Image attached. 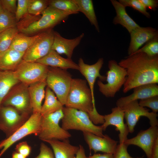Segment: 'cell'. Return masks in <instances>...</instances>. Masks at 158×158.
<instances>
[{
    "mask_svg": "<svg viewBox=\"0 0 158 158\" xmlns=\"http://www.w3.org/2000/svg\"><path fill=\"white\" fill-rule=\"evenodd\" d=\"M120 108L124 111V118L129 133H132L134 132L135 126L141 116L148 118L151 126H158L157 114L152 112H150L149 109L140 106L138 100L131 101Z\"/></svg>",
    "mask_w": 158,
    "mask_h": 158,
    "instance_id": "30bf717a",
    "label": "cell"
},
{
    "mask_svg": "<svg viewBox=\"0 0 158 158\" xmlns=\"http://www.w3.org/2000/svg\"><path fill=\"white\" fill-rule=\"evenodd\" d=\"M19 32L17 26L0 32V53L9 48L14 38Z\"/></svg>",
    "mask_w": 158,
    "mask_h": 158,
    "instance_id": "4dcf8cb0",
    "label": "cell"
},
{
    "mask_svg": "<svg viewBox=\"0 0 158 158\" xmlns=\"http://www.w3.org/2000/svg\"><path fill=\"white\" fill-rule=\"evenodd\" d=\"M140 52L151 56L158 55V35L132 54Z\"/></svg>",
    "mask_w": 158,
    "mask_h": 158,
    "instance_id": "836d02e7",
    "label": "cell"
},
{
    "mask_svg": "<svg viewBox=\"0 0 158 158\" xmlns=\"http://www.w3.org/2000/svg\"><path fill=\"white\" fill-rule=\"evenodd\" d=\"M158 139V126H151L147 130H140L135 137L128 139L123 143L128 146H138L144 151L147 158H151L153 146Z\"/></svg>",
    "mask_w": 158,
    "mask_h": 158,
    "instance_id": "5bb4252c",
    "label": "cell"
},
{
    "mask_svg": "<svg viewBox=\"0 0 158 158\" xmlns=\"http://www.w3.org/2000/svg\"><path fill=\"white\" fill-rule=\"evenodd\" d=\"M110 1L116 13V15L113 21L114 25H121L125 28L130 33L133 30L140 26L128 14L125 6L116 0Z\"/></svg>",
    "mask_w": 158,
    "mask_h": 158,
    "instance_id": "603a6c76",
    "label": "cell"
},
{
    "mask_svg": "<svg viewBox=\"0 0 158 158\" xmlns=\"http://www.w3.org/2000/svg\"><path fill=\"white\" fill-rule=\"evenodd\" d=\"M104 63V59L100 58L97 61L92 65L85 63L82 58L78 60L79 71L86 79L90 90L93 100L95 102L94 94V86L96 79L99 78V80L104 81L106 77L101 75L100 71Z\"/></svg>",
    "mask_w": 158,
    "mask_h": 158,
    "instance_id": "e0dca14e",
    "label": "cell"
},
{
    "mask_svg": "<svg viewBox=\"0 0 158 158\" xmlns=\"http://www.w3.org/2000/svg\"><path fill=\"white\" fill-rule=\"evenodd\" d=\"M63 116L62 109L42 116L40 130L38 136L39 139L45 142L52 139L62 141L71 137V134L59 125V122Z\"/></svg>",
    "mask_w": 158,
    "mask_h": 158,
    "instance_id": "5b68a950",
    "label": "cell"
},
{
    "mask_svg": "<svg viewBox=\"0 0 158 158\" xmlns=\"http://www.w3.org/2000/svg\"><path fill=\"white\" fill-rule=\"evenodd\" d=\"M63 116L61 119V127L63 129L75 130L92 133L103 137V130L101 126L94 124L85 112L78 109L63 107Z\"/></svg>",
    "mask_w": 158,
    "mask_h": 158,
    "instance_id": "3957f363",
    "label": "cell"
},
{
    "mask_svg": "<svg viewBox=\"0 0 158 158\" xmlns=\"http://www.w3.org/2000/svg\"><path fill=\"white\" fill-rule=\"evenodd\" d=\"M4 10V9L2 6L0 1V13H1Z\"/></svg>",
    "mask_w": 158,
    "mask_h": 158,
    "instance_id": "7dc6e473",
    "label": "cell"
},
{
    "mask_svg": "<svg viewBox=\"0 0 158 158\" xmlns=\"http://www.w3.org/2000/svg\"><path fill=\"white\" fill-rule=\"evenodd\" d=\"M45 142L52 147L55 158H74L79 147L71 145L68 139L63 140L52 139Z\"/></svg>",
    "mask_w": 158,
    "mask_h": 158,
    "instance_id": "7402d4cb",
    "label": "cell"
},
{
    "mask_svg": "<svg viewBox=\"0 0 158 158\" xmlns=\"http://www.w3.org/2000/svg\"><path fill=\"white\" fill-rule=\"evenodd\" d=\"M54 32L53 29L44 31L42 35L25 52L23 60L35 62L46 55L51 50Z\"/></svg>",
    "mask_w": 158,
    "mask_h": 158,
    "instance_id": "7c38bea8",
    "label": "cell"
},
{
    "mask_svg": "<svg viewBox=\"0 0 158 158\" xmlns=\"http://www.w3.org/2000/svg\"><path fill=\"white\" fill-rule=\"evenodd\" d=\"M49 6L73 14L79 12L78 7L74 0H49Z\"/></svg>",
    "mask_w": 158,
    "mask_h": 158,
    "instance_id": "f546056e",
    "label": "cell"
},
{
    "mask_svg": "<svg viewBox=\"0 0 158 158\" xmlns=\"http://www.w3.org/2000/svg\"><path fill=\"white\" fill-rule=\"evenodd\" d=\"M48 6V0H29L28 13L33 15H38Z\"/></svg>",
    "mask_w": 158,
    "mask_h": 158,
    "instance_id": "d6a6232c",
    "label": "cell"
},
{
    "mask_svg": "<svg viewBox=\"0 0 158 158\" xmlns=\"http://www.w3.org/2000/svg\"><path fill=\"white\" fill-rule=\"evenodd\" d=\"M87 158H113L112 154L104 153V154H95L92 155H90Z\"/></svg>",
    "mask_w": 158,
    "mask_h": 158,
    "instance_id": "7bdbcfd3",
    "label": "cell"
},
{
    "mask_svg": "<svg viewBox=\"0 0 158 158\" xmlns=\"http://www.w3.org/2000/svg\"><path fill=\"white\" fill-rule=\"evenodd\" d=\"M41 17L26 27L19 29V32L29 35H35L50 30L65 20L71 13L62 11L49 6L41 13Z\"/></svg>",
    "mask_w": 158,
    "mask_h": 158,
    "instance_id": "277c9868",
    "label": "cell"
},
{
    "mask_svg": "<svg viewBox=\"0 0 158 158\" xmlns=\"http://www.w3.org/2000/svg\"><path fill=\"white\" fill-rule=\"evenodd\" d=\"M4 9L15 14L17 6L16 0H0Z\"/></svg>",
    "mask_w": 158,
    "mask_h": 158,
    "instance_id": "60d3db41",
    "label": "cell"
},
{
    "mask_svg": "<svg viewBox=\"0 0 158 158\" xmlns=\"http://www.w3.org/2000/svg\"><path fill=\"white\" fill-rule=\"evenodd\" d=\"M63 105L57 99L54 92L47 87L45 92V101L42 106L40 112L42 116H44L62 109Z\"/></svg>",
    "mask_w": 158,
    "mask_h": 158,
    "instance_id": "83f0119b",
    "label": "cell"
},
{
    "mask_svg": "<svg viewBox=\"0 0 158 158\" xmlns=\"http://www.w3.org/2000/svg\"><path fill=\"white\" fill-rule=\"evenodd\" d=\"M36 62L48 66L66 70L70 68L78 70L79 69L78 64L71 59L63 58L52 49L46 55Z\"/></svg>",
    "mask_w": 158,
    "mask_h": 158,
    "instance_id": "44dd1931",
    "label": "cell"
},
{
    "mask_svg": "<svg viewBox=\"0 0 158 158\" xmlns=\"http://www.w3.org/2000/svg\"><path fill=\"white\" fill-rule=\"evenodd\" d=\"M128 146L124 143H119L113 154V158H143L144 156L137 157H133L130 156L127 151Z\"/></svg>",
    "mask_w": 158,
    "mask_h": 158,
    "instance_id": "74e56055",
    "label": "cell"
},
{
    "mask_svg": "<svg viewBox=\"0 0 158 158\" xmlns=\"http://www.w3.org/2000/svg\"><path fill=\"white\" fill-rule=\"evenodd\" d=\"M151 158H158V139L156 141L153 146Z\"/></svg>",
    "mask_w": 158,
    "mask_h": 158,
    "instance_id": "f6af8a7d",
    "label": "cell"
},
{
    "mask_svg": "<svg viewBox=\"0 0 158 158\" xmlns=\"http://www.w3.org/2000/svg\"><path fill=\"white\" fill-rule=\"evenodd\" d=\"M17 25L15 14L4 9L0 13V32Z\"/></svg>",
    "mask_w": 158,
    "mask_h": 158,
    "instance_id": "1f68e13d",
    "label": "cell"
},
{
    "mask_svg": "<svg viewBox=\"0 0 158 158\" xmlns=\"http://www.w3.org/2000/svg\"><path fill=\"white\" fill-rule=\"evenodd\" d=\"M74 158H87L83 147L81 145L79 146V148Z\"/></svg>",
    "mask_w": 158,
    "mask_h": 158,
    "instance_id": "ee69618b",
    "label": "cell"
},
{
    "mask_svg": "<svg viewBox=\"0 0 158 158\" xmlns=\"http://www.w3.org/2000/svg\"><path fill=\"white\" fill-rule=\"evenodd\" d=\"M118 64L127 72L124 93L138 86L158 83V55L151 56L143 52L135 53L122 59Z\"/></svg>",
    "mask_w": 158,
    "mask_h": 158,
    "instance_id": "6da1fadb",
    "label": "cell"
},
{
    "mask_svg": "<svg viewBox=\"0 0 158 158\" xmlns=\"http://www.w3.org/2000/svg\"><path fill=\"white\" fill-rule=\"evenodd\" d=\"M147 8L155 11L158 6V1L157 0H139Z\"/></svg>",
    "mask_w": 158,
    "mask_h": 158,
    "instance_id": "b9f144b4",
    "label": "cell"
},
{
    "mask_svg": "<svg viewBox=\"0 0 158 158\" xmlns=\"http://www.w3.org/2000/svg\"><path fill=\"white\" fill-rule=\"evenodd\" d=\"M130 34V41L128 51L129 55L135 53L143 44L158 35V31L151 27L140 26L133 30Z\"/></svg>",
    "mask_w": 158,
    "mask_h": 158,
    "instance_id": "ac0fdd59",
    "label": "cell"
},
{
    "mask_svg": "<svg viewBox=\"0 0 158 158\" xmlns=\"http://www.w3.org/2000/svg\"><path fill=\"white\" fill-rule=\"evenodd\" d=\"M1 106L14 107L21 114L29 115V112L32 110L28 86L22 83L13 91L9 92L3 100Z\"/></svg>",
    "mask_w": 158,
    "mask_h": 158,
    "instance_id": "4fadbf2b",
    "label": "cell"
},
{
    "mask_svg": "<svg viewBox=\"0 0 158 158\" xmlns=\"http://www.w3.org/2000/svg\"><path fill=\"white\" fill-rule=\"evenodd\" d=\"M24 53L9 49L0 53V70L14 71L23 60Z\"/></svg>",
    "mask_w": 158,
    "mask_h": 158,
    "instance_id": "d4e9b609",
    "label": "cell"
},
{
    "mask_svg": "<svg viewBox=\"0 0 158 158\" xmlns=\"http://www.w3.org/2000/svg\"><path fill=\"white\" fill-rule=\"evenodd\" d=\"M54 38L51 49L59 54H64L67 58L71 59L74 49L80 44L84 34L82 33L75 38L68 39L62 37L54 31Z\"/></svg>",
    "mask_w": 158,
    "mask_h": 158,
    "instance_id": "ffe728a7",
    "label": "cell"
},
{
    "mask_svg": "<svg viewBox=\"0 0 158 158\" xmlns=\"http://www.w3.org/2000/svg\"><path fill=\"white\" fill-rule=\"evenodd\" d=\"M49 66L35 62L22 60L13 71L15 77L27 86L46 80Z\"/></svg>",
    "mask_w": 158,
    "mask_h": 158,
    "instance_id": "ba28073f",
    "label": "cell"
},
{
    "mask_svg": "<svg viewBox=\"0 0 158 158\" xmlns=\"http://www.w3.org/2000/svg\"><path fill=\"white\" fill-rule=\"evenodd\" d=\"M30 116L20 114L18 111L11 106L0 107V130L6 137L11 135L22 126Z\"/></svg>",
    "mask_w": 158,
    "mask_h": 158,
    "instance_id": "8fae6325",
    "label": "cell"
},
{
    "mask_svg": "<svg viewBox=\"0 0 158 158\" xmlns=\"http://www.w3.org/2000/svg\"><path fill=\"white\" fill-rule=\"evenodd\" d=\"M29 0H17V5L15 13L17 23L20 19L28 13V6Z\"/></svg>",
    "mask_w": 158,
    "mask_h": 158,
    "instance_id": "8d00e7d4",
    "label": "cell"
},
{
    "mask_svg": "<svg viewBox=\"0 0 158 158\" xmlns=\"http://www.w3.org/2000/svg\"><path fill=\"white\" fill-rule=\"evenodd\" d=\"M16 151L24 156L26 158L30 155L31 151V147L26 141H23L17 144L15 148Z\"/></svg>",
    "mask_w": 158,
    "mask_h": 158,
    "instance_id": "f35d334b",
    "label": "cell"
},
{
    "mask_svg": "<svg viewBox=\"0 0 158 158\" xmlns=\"http://www.w3.org/2000/svg\"><path fill=\"white\" fill-rule=\"evenodd\" d=\"M131 95L118 99L116 102L117 107H121L131 101L142 99L158 95V86L155 83L140 85L134 87Z\"/></svg>",
    "mask_w": 158,
    "mask_h": 158,
    "instance_id": "d6986e66",
    "label": "cell"
},
{
    "mask_svg": "<svg viewBox=\"0 0 158 158\" xmlns=\"http://www.w3.org/2000/svg\"><path fill=\"white\" fill-rule=\"evenodd\" d=\"M104 116V122L101 125L103 131H105L109 125L114 126L115 130L119 132V143H123L128 139L129 132L126 124L124 123L123 110L121 108L116 106L112 109L110 114Z\"/></svg>",
    "mask_w": 158,
    "mask_h": 158,
    "instance_id": "9a60e30c",
    "label": "cell"
},
{
    "mask_svg": "<svg viewBox=\"0 0 158 158\" xmlns=\"http://www.w3.org/2000/svg\"><path fill=\"white\" fill-rule=\"evenodd\" d=\"M43 32L31 36L19 32L14 38L9 49L25 52L42 35Z\"/></svg>",
    "mask_w": 158,
    "mask_h": 158,
    "instance_id": "4316f807",
    "label": "cell"
},
{
    "mask_svg": "<svg viewBox=\"0 0 158 158\" xmlns=\"http://www.w3.org/2000/svg\"><path fill=\"white\" fill-rule=\"evenodd\" d=\"M46 80L29 85L28 91L32 113H40L42 101L45 97Z\"/></svg>",
    "mask_w": 158,
    "mask_h": 158,
    "instance_id": "cb8c5ba5",
    "label": "cell"
},
{
    "mask_svg": "<svg viewBox=\"0 0 158 158\" xmlns=\"http://www.w3.org/2000/svg\"><path fill=\"white\" fill-rule=\"evenodd\" d=\"M19 82L15 77L13 71L0 70V107L11 89Z\"/></svg>",
    "mask_w": 158,
    "mask_h": 158,
    "instance_id": "484cf974",
    "label": "cell"
},
{
    "mask_svg": "<svg viewBox=\"0 0 158 158\" xmlns=\"http://www.w3.org/2000/svg\"><path fill=\"white\" fill-rule=\"evenodd\" d=\"M42 115L40 113H32L27 121L13 133L0 141V158L15 142L31 134L38 136L40 130Z\"/></svg>",
    "mask_w": 158,
    "mask_h": 158,
    "instance_id": "9c48e42d",
    "label": "cell"
},
{
    "mask_svg": "<svg viewBox=\"0 0 158 158\" xmlns=\"http://www.w3.org/2000/svg\"><path fill=\"white\" fill-rule=\"evenodd\" d=\"M39 154L35 158H55L53 153L50 148L44 143H41Z\"/></svg>",
    "mask_w": 158,
    "mask_h": 158,
    "instance_id": "ab89813d",
    "label": "cell"
},
{
    "mask_svg": "<svg viewBox=\"0 0 158 158\" xmlns=\"http://www.w3.org/2000/svg\"><path fill=\"white\" fill-rule=\"evenodd\" d=\"M77 5L79 11L83 13L96 30L99 32V28L92 0H74Z\"/></svg>",
    "mask_w": 158,
    "mask_h": 158,
    "instance_id": "f1b7e54d",
    "label": "cell"
},
{
    "mask_svg": "<svg viewBox=\"0 0 158 158\" xmlns=\"http://www.w3.org/2000/svg\"><path fill=\"white\" fill-rule=\"evenodd\" d=\"M11 158H26L24 156L16 152H13L12 154Z\"/></svg>",
    "mask_w": 158,
    "mask_h": 158,
    "instance_id": "bcb514c9",
    "label": "cell"
},
{
    "mask_svg": "<svg viewBox=\"0 0 158 158\" xmlns=\"http://www.w3.org/2000/svg\"><path fill=\"white\" fill-rule=\"evenodd\" d=\"M83 133L84 139L90 150H93L95 153L98 151L112 154L114 153L117 142L107 135L101 137L89 132Z\"/></svg>",
    "mask_w": 158,
    "mask_h": 158,
    "instance_id": "2e32d148",
    "label": "cell"
},
{
    "mask_svg": "<svg viewBox=\"0 0 158 158\" xmlns=\"http://www.w3.org/2000/svg\"><path fill=\"white\" fill-rule=\"evenodd\" d=\"M65 105L86 113L95 125L104 123V116L97 111L90 90L85 80L72 79Z\"/></svg>",
    "mask_w": 158,
    "mask_h": 158,
    "instance_id": "7a4b0ae2",
    "label": "cell"
},
{
    "mask_svg": "<svg viewBox=\"0 0 158 158\" xmlns=\"http://www.w3.org/2000/svg\"><path fill=\"white\" fill-rule=\"evenodd\" d=\"M72 79L67 70L49 67L46 80L47 85L55 93L63 105L66 104Z\"/></svg>",
    "mask_w": 158,
    "mask_h": 158,
    "instance_id": "52a82bcc",
    "label": "cell"
},
{
    "mask_svg": "<svg viewBox=\"0 0 158 158\" xmlns=\"http://www.w3.org/2000/svg\"><path fill=\"white\" fill-rule=\"evenodd\" d=\"M118 1L126 7H131L139 11L147 18L151 17L150 13L147 11V8L139 0H119Z\"/></svg>",
    "mask_w": 158,
    "mask_h": 158,
    "instance_id": "e575fe53",
    "label": "cell"
},
{
    "mask_svg": "<svg viewBox=\"0 0 158 158\" xmlns=\"http://www.w3.org/2000/svg\"><path fill=\"white\" fill-rule=\"evenodd\" d=\"M105 84L99 80L97 84L100 92L107 97H113L124 84L127 77L126 70L114 60L108 62Z\"/></svg>",
    "mask_w": 158,
    "mask_h": 158,
    "instance_id": "8992f818",
    "label": "cell"
},
{
    "mask_svg": "<svg viewBox=\"0 0 158 158\" xmlns=\"http://www.w3.org/2000/svg\"><path fill=\"white\" fill-rule=\"evenodd\" d=\"M138 103L142 107H147L150 108L153 113L157 114L158 111V95L140 99Z\"/></svg>",
    "mask_w": 158,
    "mask_h": 158,
    "instance_id": "d590c367",
    "label": "cell"
}]
</instances>
